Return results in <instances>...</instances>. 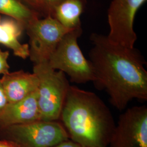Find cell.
Segmentation results:
<instances>
[{
  "mask_svg": "<svg viewBox=\"0 0 147 147\" xmlns=\"http://www.w3.org/2000/svg\"><path fill=\"white\" fill-rule=\"evenodd\" d=\"M89 61L94 74L96 88L105 91L111 104L125 109L134 99L147 100L146 62L136 48L112 42L107 36L92 33Z\"/></svg>",
  "mask_w": 147,
  "mask_h": 147,
  "instance_id": "obj_1",
  "label": "cell"
},
{
  "mask_svg": "<svg viewBox=\"0 0 147 147\" xmlns=\"http://www.w3.org/2000/svg\"><path fill=\"white\" fill-rule=\"evenodd\" d=\"M69 138L81 147H107L116 123L94 92L70 86L59 117Z\"/></svg>",
  "mask_w": 147,
  "mask_h": 147,
  "instance_id": "obj_2",
  "label": "cell"
},
{
  "mask_svg": "<svg viewBox=\"0 0 147 147\" xmlns=\"http://www.w3.org/2000/svg\"><path fill=\"white\" fill-rule=\"evenodd\" d=\"M38 80V104L43 121H59L70 84L66 75L52 68L47 62L34 64Z\"/></svg>",
  "mask_w": 147,
  "mask_h": 147,
  "instance_id": "obj_3",
  "label": "cell"
},
{
  "mask_svg": "<svg viewBox=\"0 0 147 147\" xmlns=\"http://www.w3.org/2000/svg\"><path fill=\"white\" fill-rule=\"evenodd\" d=\"M82 33L81 26L65 34L48 61L50 66L67 74L71 82L81 84L94 80L93 69L78 44Z\"/></svg>",
  "mask_w": 147,
  "mask_h": 147,
  "instance_id": "obj_4",
  "label": "cell"
},
{
  "mask_svg": "<svg viewBox=\"0 0 147 147\" xmlns=\"http://www.w3.org/2000/svg\"><path fill=\"white\" fill-rule=\"evenodd\" d=\"M0 139L14 142L20 147H50L69 139L63 124L40 120L0 127Z\"/></svg>",
  "mask_w": 147,
  "mask_h": 147,
  "instance_id": "obj_5",
  "label": "cell"
},
{
  "mask_svg": "<svg viewBox=\"0 0 147 147\" xmlns=\"http://www.w3.org/2000/svg\"><path fill=\"white\" fill-rule=\"evenodd\" d=\"M73 30L64 26L50 15L29 24L25 30L29 37L28 57L33 64L48 62L63 36Z\"/></svg>",
  "mask_w": 147,
  "mask_h": 147,
  "instance_id": "obj_6",
  "label": "cell"
},
{
  "mask_svg": "<svg viewBox=\"0 0 147 147\" xmlns=\"http://www.w3.org/2000/svg\"><path fill=\"white\" fill-rule=\"evenodd\" d=\"M146 0H113L107 11L109 33L112 42L127 47H134L137 39L134 20L138 9Z\"/></svg>",
  "mask_w": 147,
  "mask_h": 147,
  "instance_id": "obj_7",
  "label": "cell"
},
{
  "mask_svg": "<svg viewBox=\"0 0 147 147\" xmlns=\"http://www.w3.org/2000/svg\"><path fill=\"white\" fill-rule=\"evenodd\" d=\"M110 147H147V107L134 106L119 117Z\"/></svg>",
  "mask_w": 147,
  "mask_h": 147,
  "instance_id": "obj_8",
  "label": "cell"
},
{
  "mask_svg": "<svg viewBox=\"0 0 147 147\" xmlns=\"http://www.w3.org/2000/svg\"><path fill=\"white\" fill-rule=\"evenodd\" d=\"M37 90L22 100L9 103L0 116V127L40 121Z\"/></svg>",
  "mask_w": 147,
  "mask_h": 147,
  "instance_id": "obj_9",
  "label": "cell"
},
{
  "mask_svg": "<svg viewBox=\"0 0 147 147\" xmlns=\"http://www.w3.org/2000/svg\"><path fill=\"white\" fill-rule=\"evenodd\" d=\"M0 79L9 103L25 99L36 92L38 87V80L36 74L22 70L9 71Z\"/></svg>",
  "mask_w": 147,
  "mask_h": 147,
  "instance_id": "obj_10",
  "label": "cell"
},
{
  "mask_svg": "<svg viewBox=\"0 0 147 147\" xmlns=\"http://www.w3.org/2000/svg\"><path fill=\"white\" fill-rule=\"evenodd\" d=\"M24 30V27L16 20L0 16V44L9 49L16 57L25 59L29 57V45L19 40Z\"/></svg>",
  "mask_w": 147,
  "mask_h": 147,
  "instance_id": "obj_11",
  "label": "cell"
},
{
  "mask_svg": "<svg viewBox=\"0 0 147 147\" xmlns=\"http://www.w3.org/2000/svg\"><path fill=\"white\" fill-rule=\"evenodd\" d=\"M87 0H62L53 8V16L63 26L74 29L81 26L80 17Z\"/></svg>",
  "mask_w": 147,
  "mask_h": 147,
  "instance_id": "obj_12",
  "label": "cell"
},
{
  "mask_svg": "<svg viewBox=\"0 0 147 147\" xmlns=\"http://www.w3.org/2000/svg\"><path fill=\"white\" fill-rule=\"evenodd\" d=\"M0 15H4L16 20L24 29L32 21L42 18L22 0H0Z\"/></svg>",
  "mask_w": 147,
  "mask_h": 147,
  "instance_id": "obj_13",
  "label": "cell"
},
{
  "mask_svg": "<svg viewBox=\"0 0 147 147\" xmlns=\"http://www.w3.org/2000/svg\"><path fill=\"white\" fill-rule=\"evenodd\" d=\"M26 5L39 13L42 17L53 16V11L47 0H22Z\"/></svg>",
  "mask_w": 147,
  "mask_h": 147,
  "instance_id": "obj_14",
  "label": "cell"
},
{
  "mask_svg": "<svg viewBox=\"0 0 147 147\" xmlns=\"http://www.w3.org/2000/svg\"><path fill=\"white\" fill-rule=\"evenodd\" d=\"M9 53L3 51L0 49V75H4L9 71L10 66L8 63Z\"/></svg>",
  "mask_w": 147,
  "mask_h": 147,
  "instance_id": "obj_15",
  "label": "cell"
},
{
  "mask_svg": "<svg viewBox=\"0 0 147 147\" xmlns=\"http://www.w3.org/2000/svg\"><path fill=\"white\" fill-rule=\"evenodd\" d=\"M9 104L8 100L5 95V91L3 88L0 79V116L5 110L6 107Z\"/></svg>",
  "mask_w": 147,
  "mask_h": 147,
  "instance_id": "obj_16",
  "label": "cell"
},
{
  "mask_svg": "<svg viewBox=\"0 0 147 147\" xmlns=\"http://www.w3.org/2000/svg\"><path fill=\"white\" fill-rule=\"evenodd\" d=\"M50 147H81V146L78 143L74 142L71 140H70L68 139Z\"/></svg>",
  "mask_w": 147,
  "mask_h": 147,
  "instance_id": "obj_17",
  "label": "cell"
},
{
  "mask_svg": "<svg viewBox=\"0 0 147 147\" xmlns=\"http://www.w3.org/2000/svg\"><path fill=\"white\" fill-rule=\"evenodd\" d=\"M0 147H20L14 142L9 140L0 139Z\"/></svg>",
  "mask_w": 147,
  "mask_h": 147,
  "instance_id": "obj_18",
  "label": "cell"
},
{
  "mask_svg": "<svg viewBox=\"0 0 147 147\" xmlns=\"http://www.w3.org/2000/svg\"><path fill=\"white\" fill-rule=\"evenodd\" d=\"M49 5L51 8V9L53 11V8L55 5H57L62 0H47Z\"/></svg>",
  "mask_w": 147,
  "mask_h": 147,
  "instance_id": "obj_19",
  "label": "cell"
}]
</instances>
